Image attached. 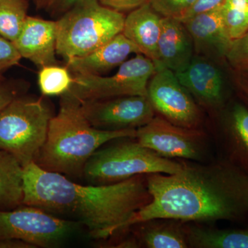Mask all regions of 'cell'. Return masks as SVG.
<instances>
[{"label":"cell","mask_w":248,"mask_h":248,"mask_svg":"<svg viewBox=\"0 0 248 248\" xmlns=\"http://www.w3.org/2000/svg\"><path fill=\"white\" fill-rule=\"evenodd\" d=\"M146 182L151 201L124 230L156 219L232 221L248 213V174L229 163H183L174 174H147Z\"/></svg>","instance_id":"6da1fadb"},{"label":"cell","mask_w":248,"mask_h":248,"mask_svg":"<svg viewBox=\"0 0 248 248\" xmlns=\"http://www.w3.org/2000/svg\"><path fill=\"white\" fill-rule=\"evenodd\" d=\"M151 201L146 174L107 185L83 186L35 163L24 167L23 204L71 218L95 240L123 231L125 223Z\"/></svg>","instance_id":"7a4b0ae2"},{"label":"cell","mask_w":248,"mask_h":248,"mask_svg":"<svg viewBox=\"0 0 248 248\" xmlns=\"http://www.w3.org/2000/svg\"><path fill=\"white\" fill-rule=\"evenodd\" d=\"M137 129L104 130L85 117L81 102L69 91L61 96L60 110L49 124L48 135L35 164L68 178H81L86 163L112 140L135 138Z\"/></svg>","instance_id":"3957f363"},{"label":"cell","mask_w":248,"mask_h":248,"mask_svg":"<svg viewBox=\"0 0 248 248\" xmlns=\"http://www.w3.org/2000/svg\"><path fill=\"white\" fill-rule=\"evenodd\" d=\"M125 16L99 0H81L57 25V54L65 60L84 56L122 32Z\"/></svg>","instance_id":"277c9868"},{"label":"cell","mask_w":248,"mask_h":248,"mask_svg":"<svg viewBox=\"0 0 248 248\" xmlns=\"http://www.w3.org/2000/svg\"><path fill=\"white\" fill-rule=\"evenodd\" d=\"M53 117L43 98H16L0 111V150L12 155L23 167L35 163Z\"/></svg>","instance_id":"5b68a950"},{"label":"cell","mask_w":248,"mask_h":248,"mask_svg":"<svg viewBox=\"0 0 248 248\" xmlns=\"http://www.w3.org/2000/svg\"><path fill=\"white\" fill-rule=\"evenodd\" d=\"M182 166L138 141L119 142L97 150L86 163L83 177L91 185H107L140 174H174Z\"/></svg>","instance_id":"8992f818"},{"label":"cell","mask_w":248,"mask_h":248,"mask_svg":"<svg viewBox=\"0 0 248 248\" xmlns=\"http://www.w3.org/2000/svg\"><path fill=\"white\" fill-rule=\"evenodd\" d=\"M156 71L155 63L142 54L124 62L110 76L73 74L69 92L79 101L122 96H147V87Z\"/></svg>","instance_id":"52a82bcc"},{"label":"cell","mask_w":248,"mask_h":248,"mask_svg":"<svg viewBox=\"0 0 248 248\" xmlns=\"http://www.w3.org/2000/svg\"><path fill=\"white\" fill-rule=\"evenodd\" d=\"M77 224L23 204L13 210H0V239L22 240L36 248L55 247L73 234Z\"/></svg>","instance_id":"ba28073f"},{"label":"cell","mask_w":248,"mask_h":248,"mask_svg":"<svg viewBox=\"0 0 248 248\" xmlns=\"http://www.w3.org/2000/svg\"><path fill=\"white\" fill-rule=\"evenodd\" d=\"M147 97L154 110L170 123L187 128L198 126V106L174 72L165 68L156 69L148 82Z\"/></svg>","instance_id":"9c48e42d"},{"label":"cell","mask_w":248,"mask_h":248,"mask_svg":"<svg viewBox=\"0 0 248 248\" xmlns=\"http://www.w3.org/2000/svg\"><path fill=\"white\" fill-rule=\"evenodd\" d=\"M80 102L89 123L100 130L138 129L155 117L154 109L147 96H122Z\"/></svg>","instance_id":"30bf717a"},{"label":"cell","mask_w":248,"mask_h":248,"mask_svg":"<svg viewBox=\"0 0 248 248\" xmlns=\"http://www.w3.org/2000/svg\"><path fill=\"white\" fill-rule=\"evenodd\" d=\"M135 138L141 146L168 159L198 160L203 153L202 132L174 125L163 117H154L137 129Z\"/></svg>","instance_id":"8fae6325"},{"label":"cell","mask_w":248,"mask_h":248,"mask_svg":"<svg viewBox=\"0 0 248 248\" xmlns=\"http://www.w3.org/2000/svg\"><path fill=\"white\" fill-rule=\"evenodd\" d=\"M174 73L181 84L202 105L215 108L221 104L223 76L210 59L195 55L185 68Z\"/></svg>","instance_id":"7c38bea8"},{"label":"cell","mask_w":248,"mask_h":248,"mask_svg":"<svg viewBox=\"0 0 248 248\" xmlns=\"http://www.w3.org/2000/svg\"><path fill=\"white\" fill-rule=\"evenodd\" d=\"M14 44L22 58L37 66L58 64L56 21L28 16Z\"/></svg>","instance_id":"4fadbf2b"},{"label":"cell","mask_w":248,"mask_h":248,"mask_svg":"<svg viewBox=\"0 0 248 248\" xmlns=\"http://www.w3.org/2000/svg\"><path fill=\"white\" fill-rule=\"evenodd\" d=\"M182 22L192 38L196 55L210 60L226 57L232 41L225 28L222 6Z\"/></svg>","instance_id":"5bb4252c"},{"label":"cell","mask_w":248,"mask_h":248,"mask_svg":"<svg viewBox=\"0 0 248 248\" xmlns=\"http://www.w3.org/2000/svg\"><path fill=\"white\" fill-rule=\"evenodd\" d=\"M194 55L192 38L184 23L176 18L163 17L156 69L165 68L177 73L190 63Z\"/></svg>","instance_id":"9a60e30c"},{"label":"cell","mask_w":248,"mask_h":248,"mask_svg":"<svg viewBox=\"0 0 248 248\" xmlns=\"http://www.w3.org/2000/svg\"><path fill=\"white\" fill-rule=\"evenodd\" d=\"M133 53H140L138 47L121 32L91 53L66 60V66L73 74L102 76Z\"/></svg>","instance_id":"2e32d148"},{"label":"cell","mask_w":248,"mask_h":248,"mask_svg":"<svg viewBox=\"0 0 248 248\" xmlns=\"http://www.w3.org/2000/svg\"><path fill=\"white\" fill-rule=\"evenodd\" d=\"M162 16L149 3L133 10L125 17L122 33L138 47L140 53L157 61V45L161 31Z\"/></svg>","instance_id":"e0dca14e"},{"label":"cell","mask_w":248,"mask_h":248,"mask_svg":"<svg viewBox=\"0 0 248 248\" xmlns=\"http://www.w3.org/2000/svg\"><path fill=\"white\" fill-rule=\"evenodd\" d=\"M24 167L12 155L0 150V210L23 205Z\"/></svg>","instance_id":"ac0fdd59"},{"label":"cell","mask_w":248,"mask_h":248,"mask_svg":"<svg viewBox=\"0 0 248 248\" xmlns=\"http://www.w3.org/2000/svg\"><path fill=\"white\" fill-rule=\"evenodd\" d=\"M189 246L200 248H248V230H218L190 227L186 230Z\"/></svg>","instance_id":"d6986e66"},{"label":"cell","mask_w":248,"mask_h":248,"mask_svg":"<svg viewBox=\"0 0 248 248\" xmlns=\"http://www.w3.org/2000/svg\"><path fill=\"white\" fill-rule=\"evenodd\" d=\"M140 239L148 248L189 247L186 232L172 225H151L142 228Z\"/></svg>","instance_id":"ffe728a7"},{"label":"cell","mask_w":248,"mask_h":248,"mask_svg":"<svg viewBox=\"0 0 248 248\" xmlns=\"http://www.w3.org/2000/svg\"><path fill=\"white\" fill-rule=\"evenodd\" d=\"M27 0H0V35L14 42L28 17Z\"/></svg>","instance_id":"44dd1931"},{"label":"cell","mask_w":248,"mask_h":248,"mask_svg":"<svg viewBox=\"0 0 248 248\" xmlns=\"http://www.w3.org/2000/svg\"><path fill=\"white\" fill-rule=\"evenodd\" d=\"M71 72L66 66L49 65L41 68L38 84L45 96H62L71 90L74 81Z\"/></svg>","instance_id":"7402d4cb"},{"label":"cell","mask_w":248,"mask_h":248,"mask_svg":"<svg viewBox=\"0 0 248 248\" xmlns=\"http://www.w3.org/2000/svg\"><path fill=\"white\" fill-rule=\"evenodd\" d=\"M223 22L232 42L248 31V0H226L222 5Z\"/></svg>","instance_id":"603a6c76"},{"label":"cell","mask_w":248,"mask_h":248,"mask_svg":"<svg viewBox=\"0 0 248 248\" xmlns=\"http://www.w3.org/2000/svg\"><path fill=\"white\" fill-rule=\"evenodd\" d=\"M231 129L236 146L248 158V110L236 105L232 112Z\"/></svg>","instance_id":"cb8c5ba5"},{"label":"cell","mask_w":248,"mask_h":248,"mask_svg":"<svg viewBox=\"0 0 248 248\" xmlns=\"http://www.w3.org/2000/svg\"><path fill=\"white\" fill-rule=\"evenodd\" d=\"M197 0H148V2L164 17L180 19Z\"/></svg>","instance_id":"d4e9b609"},{"label":"cell","mask_w":248,"mask_h":248,"mask_svg":"<svg viewBox=\"0 0 248 248\" xmlns=\"http://www.w3.org/2000/svg\"><path fill=\"white\" fill-rule=\"evenodd\" d=\"M226 58L236 68H248V31L231 42Z\"/></svg>","instance_id":"484cf974"},{"label":"cell","mask_w":248,"mask_h":248,"mask_svg":"<svg viewBox=\"0 0 248 248\" xmlns=\"http://www.w3.org/2000/svg\"><path fill=\"white\" fill-rule=\"evenodd\" d=\"M22 58L14 42L0 35V72L18 64Z\"/></svg>","instance_id":"4316f807"},{"label":"cell","mask_w":248,"mask_h":248,"mask_svg":"<svg viewBox=\"0 0 248 248\" xmlns=\"http://www.w3.org/2000/svg\"><path fill=\"white\" fill-rule=\"evenodd\" d=\"M225 1L226 0H197L195 4L179 20L184 22L196 15L217 9L224 4Z\"/></svg>","instance_id":"83f0119b"},{"label":"cell","mask_w":248,"mask_h":248,"mask_svg":"<svg viewBox=\"0 0 248 248\" xmlns=\"http://www.w3.org/2000/svg\"><path fill=\"white\" fill-rule=\"evenodd\" d=\"M99 2L110 9L118 11H133L148 2V0H99Z\"/></svg>","instance_id":"f1b7e54d"},{"label":"cell","mask_w":248,"mask_h":248,"mask_svg":"<svg viewBox=\"0 0 248 248\" xmlns=\"http://www.w3.org/2000/svg\"><path fill=\"white\" fill-rule=\"evenodd\" d=\"M4 81H0V111L7 107L15 99L21 96L17 88L6 84Z\"/></svg>","instance_id":"f546056e"},{"label":"cell","mask_w":248,"mask_h":248,"mask_svg":"<svg viewBox=\"0 0 248 248\" xmlns=\"http://www.w3.org/2000/svg\"><path fill=\"white\" fill-rule=\"evenodd\" d=\"M35 246L22 240L0 239V248H35Z\"/></svg>","instance_id":"4dcf8cb0"},{"label":"cell","mask_w":248,"mask_h":248,"mask_svg":"<svg viewBox=\"0 0 248 248\" xmlns=\"http://www.w3.org/2000/svg\"><path fill=\"white\" fill-rule=\"evenodd\" d=\"M79 1L81 0H54L53 3H55L59 11H66Z\"/></svg>","instance_id":"1f68e13d"},{"label":"cell","mask_w":248,"mask_h":248,"mask_svg":"<svg viewBox=\"0 0 248 248\" xmlns=\"http://www.w3.org/2000/svg\"><path fill=\"white\" fill-rule=\"evenodd\" d=\"M4 77H3L2 75H1V72H0V81H4Z\"/></svg>","instance_id":"d6a6232c"},{"label":"cell","mask_w":248,"mask_h":248,"mask_svg":"<svg viewBox=\"0 0 248 248\" xmlns=\"http://www.w3.org/2000/svg\"><path fill=\"white\" fill-rule=\"evenodd\" d=\"M43 1H47V2H53L54 0H43Z\"/></svg>","instance_id":"836d02e7"}]
</instances>
